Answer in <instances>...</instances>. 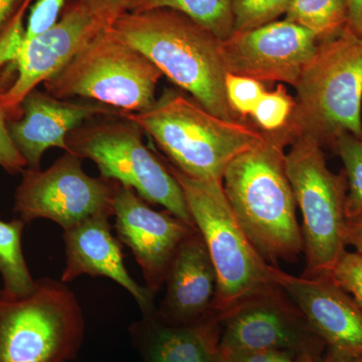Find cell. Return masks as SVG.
Listing matches in <instances>:
<instances>
[{
    "mask_svg": "<svg viewBox=\"0 0 362 362\" xmlns=\"http://www.w3.org/2000/svg\"><path fill=\"white\" fill-rule=\"evenodd\" d=\"M25 226L21 218L0 220V274L4 280L1 291L9 296H28L37 286V280L33 278L26 265L21 247Z\"/></svg>",
    "mask_w": 362,
    "mask_h": 362,
    "instance_id": "44dd1931",
    "label": "cell"
},
{
    "mask_svg": "<svg viewBox=\"0 0 362 362\" xmlns=\"http://www.w3.org/2000/svg\"><path fill=\"white\" fill-rule=\"evenodd\" d=\"M143 133L122 116L98 117L66 136V152L90 159L102 177L132 188L145 202L159 204L194 226L180 183L144 144Z\"/></svg>",
    "mask_w": 362,
    "mask_h": 362,
    "instance_id": "52a82bcc",
    "label": "cell"
},
{
    "mask_svg": "<svg viewBox=\"0 0 362 362\" xmlns=\"http://www.w3.org/2000/svg\"><path fill=\"white\" fill-rule=\"evenodd\" d=\"M113 216L119 240L133 252L146 287L156 295L181 243L197 228L166 209L156 211L132 188L120 183L114 195Z\"/></svg>",
    "mask_w": 362,
    "mask_h": 362,
    "instance_id": "5bb4252c",
    "label": "cell"
},
{
    "mask_svg": "<svg viewBox=\"0 0 362 362\" xmlns=\"http://www.w3.org/2000/svg\"><path fill=\"white\" fill-rule=\"evenodd\" d=\"M84 331L77 298L62 281L37 280L35 291L23 297L0 290V362H68Z\"/></svg>",
    "mask_w": 362,
    "mask_h": 362,
    "instance_id": "ba28073f",
    "label": "cell"
},
{
    "mask_svg": "<svg viewBox=\"0 0 362 362\" xmlns=\"http://www.w3.org/2000/svg\"><path fill=\"white\" fill-rule=\"evenodd\" d=\"M168 8L180 11L221 40L233 32L232 0H132L126 13Z\"/></svg>",
    "mask_w": 362,
    "mask_h": 362,
    "instance_id": "ffe728a7",
    "label": "cell"
},
{
    "mask_svg": "<svg viewBox=\"0 0 362 362\" xmlns=\"http://www.w3.org/2000/svg\"><path fill=\"white\" fill-rule=\"evenodd\" d=\"M322 362H362V356L347 357L335 354V352L328 349L327 354L322 359Z\"/></svg>",
    "mask_w": 362,
    "mask_h": 362,
    "instance_id": "d590c367",
    "label": "cell"
},
{
    "mask_svg": "<svg viewBox=\"0 0 362 362\" xmlns=\"http://www.w3.org/2000/svg\"><path fill=\"white\" fill-rule=\"evenodd\" d=\"M95 16L113 23L116 18L127 11L132 0H81Z\"/></svg>",
    "mask_w": 362,
    "mask_h": 362,
    "instance_id": "4dcf8cb0",
    "label": "cell"
},
{
    "mask_svg": "<svg viewBox=\"0 0 362 362\" xmlns=\"http://www.w3.org/2000/svg\"><path fill=\"white\" fill-rule=\"evenodd\" d=\"M221 321L211 314L188 324H168L143 315L130 334L142 362H216L220 352Z\"/></svg>",
    "mask_w": 362,
    "mask_h": 362,
    "instance_id": "d6986e66",
    "label": "cell"
},
{
    "mask_svg": "<svg viewBox=\"0 0 362 362\" xmlns=\"http://www.w3.org/2000/svg\"><path fill=\"white\" fill-rule=\"evenodd\" d=\"M331 278L362 307V257L345 251L330 273Z\"/></svg>",
    "mask_w": 362,
    "mask_h": 362,
    "instance_id": "83f0119b",
    "label": "cell"
},
{
    "mask_svg": "<svg viewBox=\"0 0 362 362\" xmlns=\"http://www.w3.org/2000/svg\"><path fill=\"white\" fill-rule=\"evenodd\" d=\"M342 238L345 246L354 247L362 257V216L345 221Z\"/></svg>",
    "mask_w": 362,
    "mask_h": 362,
    "instance_id": "d6a6232c",
    "label": "cell"
},
{
    "mask_svg": "<svg viewBox=\"0 0 362 362\" xmlns=\"http://www.w3.org/2000/svg\"><path fill=\"white\" fill-rule=\"evenodd\" d=\"M320 44L310 30L291 21H273L223 40L226 73L259 82L296 86Z\"/></svg>",
    "mask_w": 362,
    "mask_h": 362,
    "instance_id": "4fadbf2b",
    "label": "cell"
},
{
    "mask_svg": "<svg viewBox=\"0 0 362 362\" xmlns=\"http://www.w3.org/2000/svg\"><path fill=\"white\" fill-rule=\"evenodd\" d=\"M287 128L265 133V139L243 152L226 168L223 187L228 204L261 256L271 265L295 261L304 252L296 201L288 178Z\"/></svg>",
    "mask_w": 362,
    "mask_h": 362,
    "instance_id": "6da1fadb",
    "label": "cell"
},
{
    "mask_svg": "<svg viewBox=\"0 0 362 362\" xmlns=\"http://www.w3.org/2000/svg\"><path fill=\"white\" fill-rule=\"evenodd\" d=\"M216 362H235V361H230V359L226 358V357L218 356V358H216Z\"/></svg>",
    "mask_w": 362,
    "mask_h": 362,
    "instance_id": "74e56055",
    "label": "cell"
},
{
    "mask_svg": "<svg viewBox=\"0 0 362 362\" xmlns=\"http://www.w3.org/2000/svg\"><path fill=\"white\" fill-rule=\"evenodd\" d=\"M109 218L108 214H99L64 230L66 259L62 282H71L82 275L111 279L132 295L143 315L153 314L156 294L131 277Z\"/></svg>",
    "mask_w": 362,
    "mask_h": 362,
    "instance_id": "e0dca14e",
    "label": "cell"
},
{
    "mask_svg": "<svg viewBox=\"0 0 362 362\" xmlns=\"http://www.w3.org/2000/svg\"><path fill=\"white\" fill-rule=\"evenodd\" d=\"M285 20L303 26L319 42L337 37L349 21L347 0H291Z\"/></svg>",
    "mask_w": 362,
    "mask_h": 362,
    "instance_id": "7402d4cb",
    "label": "cell"
},
{
    "mask_svg": "<svg viewBox=\"0 0 362 362\" xmlns=\"http://www.w3.org/2000/svg\"><path fill=\"white\" fill-rule=\"evenodd\" d=\"M66 0H37L30 6L25 26L26 40L33 39L51 28L58 21Z\"/></svg>",
    "mask_w": 362,
    "mask_h": 362,
    "instance_id": "f1b7e54d",
    "label": "cell"
},
{
    "mask_svg": "<svg viewBox=\"0 0 362 362\" xmlns=\"http://www.w3.org/2000/svg\"><path fill=\"white\" fill-rule=\"evenodd\" d=\"M279 286L328 349L362 356V307L330 275L296 277L284 272Z\"/></svg>",
    "mask_w": 362,
    "mask_h": 362,
    "instance_id": "9a60e30c",
    "label": "cell"
},
{
    "mask_svg": "<svg viewBox=\"0 0 362 362\" xmlns=\"http://www.w3.org/2000/svg\"><path fill=\"white\" fill-rule=\"evenodd\" d=\"M295 362H322V359L318 358V357L314 356L313 354H299L296 356Z\"/></svg>",
    "mask_w": 362,
    "mask_h": 362,
    "instance_id": "8d00e7d4",
    "label": "cell"
},
{
    "mask_svg": "<svg viewBox=\"0 0 362 362\" xmlns=\"http://www.w3.org/2000/svg\"><path fill=\"white\" fill-rule=\"evenodd\" d=\"M110 26L45 81V92L58 99L80 97L131 113L156 103L157 86L163 75Z\"/></svg>",
    "mask_w": 362,
    "mask_h": 362,
    "instance_id": "8992f818",
    "label": "cell"
},
{
    "mask_svg": "<svg viewBox=\"0 0 362 362\" xmlns=\"http://www.w3.org/2000/svg\"><path fill=\"white\" fill-rule=\"evenodd\" d=\"M223 356L259 350H286L321 358L322 341L281 288L245 302L221 320Z\"/></svg>",
    "mask_w": 362,
    "mask_h": 362,
    "instance_id": "8fae6325",
    "label": "cell"
},
{
    "mask_svg": "<svg viewBox=\"0 0 362 362\" xmlns=\"http://www.w3.org/2000/svg\"><path fill=\"white\" fill-rule=\"evenodd\" d=\"M82 161L66 152L45 170L23 169L14 194V213L25 223L45 218L64 230L99 214L113 216L118 182L88 175Z\"/></svg>",
    "mask_w": 362,
    "mask_h": 362,
    "instance_id": "30bf717a",
    "label": "cell"
},
{
    "mask_svg": "<svg viewBox=\"0 0 362 362\" xmlns=\"http://www.w3.org/2000/svg\"><path fill=\"white\" fill-rule=\"evenodd\" d=\"M332 149L341 158L349 183L345 216H362V140L350 134L340 136Z\"/></svg>",
    "mask_w": 362,
    "mask_h": 362,
    "instance_id": "603a6c76",
    "label": "cell"
},
{
    "mask_svg": "<svg viewBox=\"0 0 362 362\" xmlns=\"http://www.w3.org/2000/svg\"><path fill=\"white\" fill-rule=\"evenodd\" d=\"M23 0H0V25L11 16Z\"/></svg>",
    "mask_w": 362,
    "mask_h": 362,
    "instance_id": "e575fe53",
    "label": "cell"
},
{
    "mask_svg": "<svg viewBox=\"0 0 362 362\" xmlns=\"http://www.w3.org/2000/svg\"><path fill=\"white\" fill-rule=\"evenodd\" d=\"M180 183L194 225L206 244L216 276L211 313L221 320L235 308L280 288L284 271L266 261L228 204L221 180H201L165 163Z\"/></svg>",
    "mask_w": 362,
    "mask_h": 362,
    "instance_id": "3957f363",
    "label": "cell"
},
{
    "mask_svg": "<svg viewBox=\"0 0 362 362\" xmlns=\"http://www.w3.org/2000/svg\"><path fill=\"white\" fill-rule=\"evenodd\" d=\"M185 175L221 180L228 164L265 139V133L240 120H223L194 98L165 89L144 111L123 112Z\"/></svg>",
    "mask_w": 362,
    "mask_h": 362,
    "instance_id": "277c9868",
    "label": "cell"
},
{
    "mask_svg": "<svg viewBox=\"0 0 362 362\" xmlns=\"http://www.w3.org/2000/svg\"><path fill=\"white\" fill-rule=\"evenodd\" d=\"M33 1L23 0L11 16L0 25V94L4 78L14 71V65L25 42V26L23 21Z\"/></svg>",
    "mask_w": 362,
    "mask_h": 362,
    "instance_id": "cb8c5ba5",
    "label": "cell"
},
{
    "mask_svg": "<svg viewBox=\"0 0 362 362\" xmlns=\"http://www.w3.org/2000/svg\"><path fill=\"white\" fill-rule=\"evenodd\" d=\"M110 28L207 111L223 120L239 119L226 99L223 40L213 33L168 8L125 13Z\"/></svg>",
    "mask_w": 362,
    "mask_h": 362,
    "instance_id": "7a4b0ae2",
    "label": "cell"
},
{
    "mask_svg": "<svg viewBox=\"0 0 362 362\" xmlns=\"http://www.w3.org/2000/svg\"><path fill=\"white\" fill-rule=\"evenodd\" d=\"M26 168V162L20 153L7 129V119L0 108V168L11 175L21 173Z\"/></svg>",
    "mask_w": 362,
    "mask_h": 362,
    "instance_id": "f546056e",
    "label": "cell"
},
{
    "mask_svg": "<svg viewBox=\"0 0 362 362\" xmlns=\"http://www.w3.org/2000/svg\"><path fill=\"white\" fill-rule=\"evenodd\" d=\"M290 4L291 0H232L233 32H247L273 23L287 13Z\"/></svg>",
    "mask_w": 362,
    "mask_h": 362,
    "instance_id": "d4e9b609",
    "label": "cell"
},
{
    "mask_svg": "<svg viewBox=\"0 0 362 362\" xmlns=\"http://www.w3.org/2000/svg\"><path fill=\"white\" fill-rule=\"evenodd\" d=\"M294 88L285 126L293 138L309 136L331 148L344 134L362 140V39L347 26L319 44Z\"/></svg>",
    "mask_w": 362,
    "mask_h": 362,
    "instance_id": "5b68a950",
    "label": "cell"
},
{
    "mask_svg": "<svg viewBox=\"0 0 362 362\" xmlns=\"http://www.w3.org/2000/svg\"><path fill=\"white\" fill-rule=\"evenodd\" d=\"M225 87L228 105L239 118L252 115L255 107L266 92L263 83L230 73H226Z\"/></svg>",
    "mask_w": 362,
    "mask_h": 362,
    "instance_id": "4316f807",
    "label": "cell"
},
{
    "mask_svg": "<svg viewBox=\"0 0 362 362\" xmlns=\"http://www.w3.org/2000/svg\"><path fill=\"white\" fill-rule=\"evenodd\" d=\"M21 116L7 120V129L26 168L40 169L45 150H68L66 136L98 117L121 116L124 111L92 100H63L35 89L21 104Z\"/></svg>",
    "mask_w": 362,
    "mask_h": 362,
    "instance_id": "2e32d148",
    "label": "cell"
},
{
    "mask_svg": "<svg viewBox=\"0 0 362 362\" xmlns=\"http://www.w3.org/2000/svg\"><path fill=\"white\" fill-rule=\"evenodd\" d=\"M294 106V98L288 94L284 86L279 85L272 92L266 90L251 116L265 132H276L287 125Z\"/></svg>",
    "mask_w": 362,
    "mask_h": 362,
    "instance_id": "484cf974",
    "label": "cell"
},
{
    "mask_svg": "<svg viewBox=\"0 0 362 362\" xmlns=\"http://www.w3.org/2000/svg\"><path fill=\"white\" fill-rule=\"evenodd\" d=\"M110 25L90 13L81 0H66L58 21L51 28L23 42L14 65L16 80L0 95V108L7 120L20 119L21 104L26 95L44 84Z\"/></svg>",
    "mask_w": 362,
    "mask_h": 362,
    "instance_id": "7c38bea8",
    "label": "cell"
},
{
    "mask_svg": "<svg viewBox=\"0 0 362 362\" xmlns=\"http://www.w3.org/2000/svg\"><path fill=\"white\" fill-rule=\"evenodd\" d=\"M165 296L156 315L168 324H188L211 315L216 290L213 262L195 230L181 243L166 272Z\"/></svg>",
    "mask_w": 362,
    "mask_h": 362,
    "instance_id": "ac0fdd59",
    "label": "cell"
},
{
    "mask_svg": "<svg viewBox=\"0 0 362 362\" xmlns=\"http://www.w3.org/2000/svg\"><path fill=\"white\" fill-rule=\"evenodd\" d=\"M349 21L347 28L362 39V0H347Z\"/></svg>",
    "mask_w": 362,
    "mask_h": 362,
    "instance_id": "836d02e7",
    "label": "cell"
},
{
    "mask_svg": "<svg viewBox=\"0 0 362 362\" xmlns=\"http://www.w3.org/2000/svg\"><path fill=\"white\" fill-rule=\"evenodd\" d=\"M322 148L314 138L300 135L285 154L288 178L303 220L306 277L330 275L346 251L342 232L349 183L344 170L335 175L328 168Z\"/></svg>",
    "mask_w": 362,
    "mask_h": 362,
    "instance_id": "9c48e42d",
    "label": "cell"
},
{
    "mask_svg": "<svg viewBox=\"0 0 362 362\" xmlns=\"http://www.w3.org/2000/svg\"><path fill=\"white\" fill-rule=\"evenodd\" d=\"M223 357L235 362H295L296 359L294 354L286 350H259Z\"/></svg>",
    "mask_w": 362,
    "mask_h": 362,
    "instance_id": "1f68e13d",
    "label": "cell"
}]
</instances>
